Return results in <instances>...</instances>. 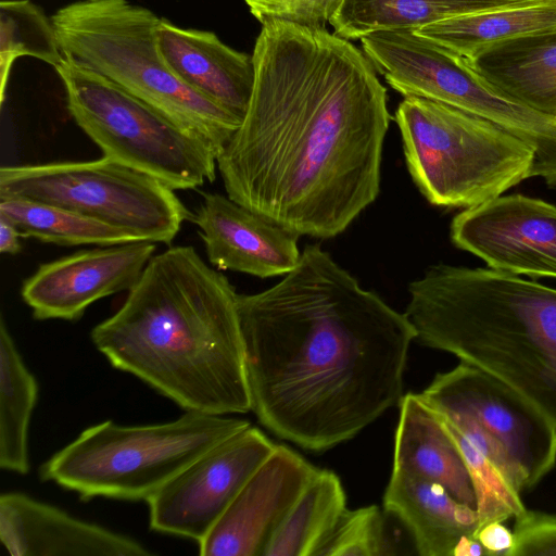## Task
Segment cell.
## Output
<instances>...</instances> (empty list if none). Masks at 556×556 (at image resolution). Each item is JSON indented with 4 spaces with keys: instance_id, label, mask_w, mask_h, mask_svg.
<instances>
[{
    "instance_id": "17",
    "label": "cell",
    "mask_w": 556,
    "mask_h": 556,
    "mask_svg": "<svg viewBox=\"0 0 556 556\" xmlns=\"http://www.w3.org/2000/svg\"><path fill=\"white\" fill-rule=\"evenodd\" d=\"M0 539L13 556H147L141 543L21 492L0 495Z\"/></svg>"
},
{
    "instance_id": "27",
    "label": "cell",
    "mask_w": 556,
    "mask_h": 556,
    "mask_svg": "<svg viewBox=\"0 0 556 556\" xmlns=\"http://www.w3.org/2000/svg\"><path fill=\"white\" fill-rule=\"evenodd\" d=\"M33 56L54 68L62 53L51 17L29 0L0 2V98L3 102L13 62L20 56Z\"/></svg>"
},
{
    "instance_id": "25",
    "label": "cell",
    "mask_w": 556,
    "mask_h": 556,
    "mask_svg": "<svg viewBox=\"0 0 556 556\" xmlns=\"http://www.w3.org/2000/svg\"><path fill=\"white\" fill-rule=\"evenodd\" d=\"M345 509L339 477L319 469L276 531L265 556H315Z\"/></svg>"
},
{
    "instance_id": "35",
    "label": "cell",
    "mask_w": 556,
    "mask_h": 556,
    "mask_svg": "<svg viewBox=\"0 0 556 556\" xmlns=\"http://www.w3.org/2000/svg\"><path fill=\"white\" fill-rule=\"evenodd\" d=\"M503 2H511V3H539L546 0H498Z\"/></svg>"
},
{
    "instance_id": "10",
    "label": "cell",
    "mask_w": 556,
    "mask_h": 556,
    "mask_svg": "<svg viewBox=\"0 0 556 556\" xmlns=\"http://www.w3.org/2000/svg\"><path fill=\"white\" fill-rule=\"evenodd\" d=\"M174 191L105 156L0 168V199L60 206L154 243L170 244L191 217Z\"/></svg>"
},
{
    "instance_id": "12",
    "label": "cell",
    "mask_w": 556,
    "mask_h": 556,
    "mask_svg": "<svg viewBox=\"0 0 556 556\" xmlns=\"http://www.w3.org/2000/svg\"><path fill=\"white\" fill-rule=\"evenodd\" d=\"M276 445L251 425L216 444L147 500L150 528L199 543Z\"/></svg>"
},
{
    "instance_id": "32",
    "label": "cell",
    "mask_w": 556,
    "mask_h": 556,
    "mask_svg": "<svg viewBox=\"0 0 556 556\" xmlns=\"http://www.w3.org/2000/svg\"><path fill=\"white\" fill-rule=\"evenodd\" d=\"M473 538L482 544L488 556H507L514 545V534L500 521L484 525Z\"/></svg>"
},
{
    "instance_id": "28",
    "label": "cell",
    "mask_w": 556,
    "mask_h": 556,
    "mask_svg": "<svg viewBox=\"0 0 556 556\" xmlns=\"http://www.w3.org/2000/svg\"><path fill=\"white\" fill-rule=\"evenodd\" d=\"M439 417L456 445L472 482L478 515L476 533L489 522H503L522 513L526 507L521 501L520 492L456 427L442 416L439 415Z\"/></svg>"
},
{
    "instance_id": "4",
    "label": "cell",
    "mask_w": 556,
    "mask_h": 556,
    "mask_svg": "<svg viewBox=\"0 0 556 556\" xmlns=\"http://www.w3.org/2000/svg\"><path fill=\"white\" fill-rule=\"evenodd\" d=\"M407 291L415 340L494 377L556 428V289L493 268L438 264Z\"/></svg>"
},
{
    "instance_id": "30",
    "label": "cell",
    "mask_w": 556,
    "mask_h": 556,
    "mask_svg": "<svg viewBox=\"0 0 556 556\" xmlns=\"http://www.w3.org/2000/svg\"><path fill=\"white\" fill-rule=\"evenodd\" d=\"M262 24L280 20L309 27H325L342 0H244Z\"/></svg>"
},
{
    "instance_id": "26",
    "label": "cell",
    "mask_w": 556,
    "mask_h": 556,
    "mask_svg": "<svg viewBox=\"0 0 556 556\" xmlns=\"http://www.w3.org/2000/svg\"><path fill=\"white\" fill-rule=\"evenodd\" d=\"M0 216L10 220L22 238L59 245H115L142 241L138 236L76 212L37 201L0 199Z\"/></svg>"
},
{
    "instance_id": "34",
    "label": "cell",
    "mask_w": 556,
    "mask_h": 556,
    "mask_svg": "<svg viewBox=\"0 0 556 556\" xmlns=\"http://www.w3.org/2000/svg\"><path fill=\"white\" fill-rule=\"evenodd\" d=\"M488 555L482 544L473 536L464 535L456 544L453 556H481Z\"/></svg>"
},
{
    "instance_id": "11",
    "label": "cell",
    "mask_w": 556,
    "mask_h": 556,
    "mask_svg": "<svg viewBox=\"0 0 556 556\" xmlns=\"http://www.w3.org/2000/svg\"><path fill=\"white\" fill-rule=\"evenodd\" d=\"M419 396L456 427L522 492L556 465V428L507 386L460 363L438 374Z\"/></svg>"
},
{
    "instance_id": "2",
    "label": "cell",
    "mask_w": 556,
    "mask_h": 556,
    "mask_svg": "<svg viewBox=\"0 0 556 556\" xmlns=\"http://www.w3.org/2000/svg\"><path fill=\"white\" fill-rule=\"evenodd\" d=\"M237 309L251 410L278 438L325 451L400 405L415 328L319 245Z\"/></svg>"
},
{
    "instance_id": "8",
    "label": "cell",
    "mask_w": 556,
    "mask_h": 556,
    "mask_svg": "<svg viewBox=\"0 0 556 556\" xmlns=\"http://www.w3.org/2000/svg\"><path fill=\"white\" fill-rule=\"evenodd\" d=\"M55 71L67 109L103 156L173 190L214 181L217 155L201 139L94 71L63 58Z\"/></svg>"
},
{
    "instance_id": "33",
    "label": "cell",
    "mask_w": 556,
    "mask_h": 556,
    "mask_svg": "<svg viewBox=\"0 0 556 556\" xmlns=\"http://www.w3.org/2000/svg\"><path fill=\"white\" fill-rule=\"evenodd\" d=\"M17 228L7 218L0 216V252L3 254H17L21 251Z\"/></svg>"
},
{
    "instance_id": "18",
    "label": "cell",
    "mask_w": 556,
    "mask_h": 556,
    "mask_svg": "<svg viewBox=\"0 0 556 556\" xmlns=\"http://www.w3.org/2000/svg\"><path fill=\"white\" fill-rule=\"evenodd\" d=\"M157 50L189 88L223 109L244 117L254 86L252 54L225 45L214 33L186 29L161 18Z\"/></svg>"
},
{
    "instance_id": "21",
    "label": "cell",
    "mask_w": 556,
    "mask_h": 556,
    "mask_svg": "<svg viewBox=\"0 0 556 556\" xmlns=\"http://www.w3.org/2000/svg\"><path fill=\"white\" fill-rule=\"evenodd\" d=\"M469 60L498 91L556 118V30L493 45Z\"/></svg>"
},
{
    "instance_id": "16",
    "label": "cell",
    "mask_w": 556,
    "mask_h": 556,
    "mask_svg": "<svg viewBox=\"0 0 556 556\" xmlns=\"http://www.w3.org/2000/svg\"><path fill=\"white\" fill-rule=\"evenodd\" d=\"M210 263L260 278L285 276L299 263L300 236L220 193L204 192L190 217Z\"/></svg>"
},
{
    "instance_id": "9",
    "label": "cell",
    "mask_w": 556,
    "mask_h": 556,
    "mask_svg": "<svg viewBox=\"0 0 556 556\" xmlns=\"http://www.w3.org/2000/svg\"><path fill=\"white\" fill-rule=\"evenodd\" d=\"M364 52L389 86L404 97L442 102L506 129L535 151L533 177L556 187V118L498 91L469 59L414 31L369 35Z\"/></svg>"
},
{
    "instance_id": "19",
    "label": "cell",
    "mask_w": 556,
    "mask_h": 556,
    "mask_svg": "<svg viewBox=\"0 0 556 556\" xmlns=\"http://www.w3.org/2000/svg\"><path fill=\"white\" fill-rule=\"evenodd\" d=\"M399 406L392 470L439 483L476 508L470 476L439 415L419 394H405Z\"/></svg>"
},
{
    "instance_id": "15",
    "label": "cell",
    "mask_w": 556,
    "mask_h": 556,
    "mask_svg": "<svg viewBox=\"0 0 556 556\" xmlns=\"http://www.w3.org/2000/svg\"><path fill=\"white\" fill-rule=\"evenodd\" d=\"M154 242L84 250L41 264L22 286L36 319H79L93 302L130 291L154 255Z\"/></svg>"
},
{
    "instance_id": "24",
    "label": "cell",
    "mask_w": 556,
    "mask_h": 556,
    "mask_svg": "<svg viewBox=\"0 0 556 556\" xmlns=\"http://www.w3.org/2000/svg\"><path fill=\"white\" fill-rule=\"evenodd\" d=\"M38 383L0 320V467L25 475L29 470L28 428L37 403Z\"/></svg>"
},
{
    "instance_id": "20",
    "label": "cell",
    "mask_w": 556,
    "mask_h": 556,
    "mask_svg": "<svg viewBox=\"0 0 556 556\" xmlns=\"http://www.w3.org/2000/svg\"><path fill=\"white\" fill-rule=\"evenodd\" d=\"M383 506L413 536L421 556H453L464 535L478 529L475 507L458 502L439 483L392 470Z\"/></svg>"
},
{
    "instance_id": "5",
    "label": "cell",
    "mask_w": 556,
    "mask_h": 556,
    "mask_svg": "<svg viewBox=\"0 0 556 556\" xmlns=\"http://www.w3.org/2000/svg\"><path fill=\"white\" fill-rule=\"evenodd\" d=\"M65 58L94 71L220 153L242 119L185 85L161 56V18L128 0H77L51 17Z\"/></svg>"
},
{
    "instance_id": "29",
    "label": "cell",
    "mask_w": 556,
    "mask_h": 556,
    "mask_svg": "<svg viewBox=\"0 0 556 556\" xmlns=\"http://www.w3.org/2000/svg\"><path fill=\"white\" fill-rule=\"evenodd\" d=\"M384 520L376 505L345 509L315 556H378L389 554Z\"/></svg>"
},
{
    "instance_id": "31",
    "label": "cell",
    "mask_w": 556,
    "mask_h": 556,
    "mask_svg": "<svg viewBox=\"0 0 556 556\" xmlns=\"http://www.w3.org/2000/svg\"><path fill=\"white\" fill-rule=\"evenodd\" d=\"M514 545L507 556L556 555V516L528 510L515 517Z\"/></svg>"
},
{
    "instance_id": "22",
    "label": "cell",
    "mask_w": 556,
    "mask_h": 556,
    "mask_svg": "<svg viewBox=\"0 0 556 556\" xmlns=\"http://www.w3.org/2000/svg\"><path fill=\"white\" fill-rule=\"evenodd\" d=\"M525 4L532 3L498 0H342L329 23L334 34L346 40H355L377 31L417 29L455 16Z\"/></svg>"
},
{
    "instance_id": "7",
    "label": "cell",
    "mask_w": 556,
    "mask_h": 556,
    "mask_svg": "<svg viewBox=\"0 0 556 556\" xmlns=\"http://www.w3.org/2000/svg\"><path fill=\"white\" fill-rule=\"evenodd\" d=\"M250 425L194 410L154 425L122 426L106 420L85 429L50 457L40 477L84 500L147 501L203 453Z\"/></svg>"
},
{
    "instance_id": "23",
    "label": "cell",
    "mask_w": 556,
    "mask_h": 556,
    "mask_svg": "<svg viewBox=\"0 0 556 556\" xmlns=\"http://www.w3.org/2000/svg\"><path fill=\"white\" fill-rule=\"evenodd\" d=\"M556 30V0L466 14L414 31L467 59L510 39Z\"/></svg>"
},
{
    "instance_id": "14",
    "label": "cell",
    "mask_w": 556,
    "mask_h": 556,
    "mask_svg": "<svg viewBox=\"0 0 556 556\" xmlns=\"http://www.w3.org/2000/svg\"><path fill=\"white\" fill-rule=\"evenodd\" d=\"M318 470L288 446L276 445L198 543L199 554L265 556L276 531Z\"/></svg>"
},
{
    "instance_id": "13",
    "label": "cell",
    "mask_w": 556,
    "mask_h": 556,
    "mask_svg": "<svg viewBox=\"0 0 556 556\" xmlns=\"http://www.w3.org/2000/svg\"><path fill=\"white\" fill-rule=\"evenodd\" d=\"M451 240L490 268L556 278V206L521 194L466 208L451 224Z\"/></svg>"
},
{
    "instance_id": "1",
    "label": "cell",
    "mask_w": 556,
    "mask_h": 556,
    "mask_svg": "<svg viewBox=\"0 0 556 556\" xmlns=\"http://www.w3.org/2000/svg\"><path fill=\"white\" fill-rule=\"evenodd\" d=\"M241 125L217 156L227 195L298 236L330 239L377 199L387 89L326 27L262 23Z\"/></svg>"
},
{
    "instance_id": "3",
    "label": "cell",
    "mask_w": 556,
    "mask_h": 556,
    "mask_svg": "<svg viewBox=\"0 0 556 556\" xmlns=\"http://www.w3.org/2000/svg\"><path fill=\"white\" fill-rule=\"evenodd\" d=\"M237 295L193 247L153 255L121 308L91 331L113 367L186 410H251Z\"/></svg>"
},
{
    "instance_id": "6",
    "label": "cell",
    "mask_w": 556,
    "mask_h": 556,
    "mask_svg": "<svg viewBox=\"0 0 556 556\" xmlns=\"http://www.w3.org/2000/svg\"><path fill=\"white\" fill-rule=\"evenodd\" d=\"M395 122L408 173L432 205L471 208L533 177L534 149L488 119L404 97Z\"/></svg>"
}]
</instances>
